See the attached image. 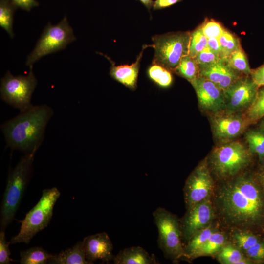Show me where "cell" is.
Returning a JSON list of instances; mask_svg holds the SVG:
<instances>
[{
    "instance_id": "ac0fdd59",
    "label": "cell",
    "mask_w": 264,
    "mask_h": 264,
    "mask_svg": "<svg viewBox=\"0 0 264 264\" xmlns=\"http://www.w3.org/2000/svg\"><path fill=\"white\" fill-rule=\"evenodd\" d=\"M115 264H157L154 254L150 255L140 246L126 248L119 252L113 259Z\"/></svg>"
},
{
    "instance_id": "8992f818",
    "label": "cell",
    "mask_w": 264,
    "mask_h": 264,
    "mask_svg": "<svg viewBox=\"0 0 264 264\" xmlns=\"http://www.w3.org/2000/svg\"><path fill=\"white\" fill-rule=\"evenodd\" d=\"M190 35L189 32H178L154 36L153 63L175 71L182 57L188 55Z\"/></svg>"
},
{
    "instance_id": "603a6c76",
    "label": "cell",
    "mask_w": 264,
    "mask_h": 264,
    "mask_svg": "<svg viewBox=\"0 0 264 264\" xmlns=\"http://www.w3.org/2000/svg\"><path fill=\"white\" fill-rule=\"evenodd\" d=\"M225 240V236L222 233L214 231L205 243L194 253L191 259L212 255L220 251L224 246Z\"/></svg>"
},
{
    "instance_id": "4dcf8cb0",
    "label": "cell",
    "mask_w": 264,
    "mask_h": 264,
    "mask_svg": "<svg viewBox=\"0 0 264 264\" xmlns=\"http://www.w3.org/2000/svg\"><path fill=\"white\" fill-rule=\"evenodd\" d=\"M218 39L221 47L223 58H227L241 46L239 38L226 29Z\"/></svg>"
},
{
    "instance_id": "9a60e30c",
    "label": "cell",
    "mask_w": 264,
    "mask_h": 264,
    "mask_svg": "<svg viewBox=\"0 0 264 264\" xmlns=\"http://www.w3.org/2000/svg\"><path fill=\"white\" fill-rule=\"evenodd\" d=\"M82 242L86 259L90 264L97 260L103 263L113 260V244L106 232L88 236Z\"/></svg>"
},
{
    "instance_id": "44dd1931",
    "label": "cell",
    "mask_w": 264,
    "mask_h": 264,
    "mask_svg": "<svg viewBox=\"0 0 264 264\" xmlns=\"http://www.w3.org/2000/svg\"><path fill=\"white\" fill-rule=\"evenodd\" d=\"M214 232L213 229L208 226L195 234L184 247L183 257L191 259L194 253L205 243Z\"/></svg>"
},
{
    "instance_id": "b9f144b4",
    "label": "cell",
    "mask_w": 264,
    "mask_h": 264,
    "mask_svg": "<svg viewBox=\"0 0 264 264\" xmlns=\"http://www.w3.org/2000/svg\"><path fill=\"white\" fill-rule=\"evenodd\" d=\"M256 124H258V128L264 131V116Z\"/></svg>"
},
{
    "instance_id": "d590c367",
    "label": "cell",
    "mask_w": 264,
    "mask_h": 264,
    "mask_svg": "<svg viewBox=\"0 0 264 264\" xmlns=\"http://www.w3.org/2000/svg\"><path fill=\"white\" fill-rule=\"evenodd\" d=\"M246 252L248 256L255 260L264 259V242L259 241L250 247Z\"/></svg>"
},
{
    "instance_id": "ba28073f",
    "label": "cell",
    "mask_w": 264,
    "mask_h": 264,
    "mask_svg": "<svg viewBox=\"0 0 264 264\" xmlns=\"http://www.w3.org/2000/svg\"><path fill=\"white\" fill-rule=\"evenodd\" d=\"M76 40L67 18L64 17L57 24L49 22L44 27L34 48L27 56L26 65L28 66L46 55L65 49Z\"/></svg>"
},
{
    "instance_id": "5b68a950",
    "label": "cell",
    "mask_w": 264,
    "mask_h": 264,
    "mask_svg": "<svg viewBox=\"0 0 264 264\" xmlns=\"http://www.w3.org/2000/svg\"><path fill=\"white\" fill-rule=\"evenodd\" d=\"M60 196V192L56 187L44 190L39 201L22 221L19 232L11 238L10 243H29L37 233L44 229L51 220L54 205Z\"/></svg>"
},
{
    "instance_id": "4316f807",
    "label": "cell",
    "mask_w": 264,
    "mask_h": 264,
    "mask_svg": "<svg viewBox=\"0 0 264 264\" xmlns=\"http://www.w3.org/2000/svg\"><path fill=\"white\" fill-rule=\"evenodd\" d=\"M189 82L199 76V66L194 59L187 55L181 59L175 71Z\"/></svg>"
},
{
    "instance_id": "e0dca14e",
    "label": "cell",
    "mask_w": 264,
    "mask_h": 264,
    "mask_svg": "<svg viewBox=\"0 0 264 264\" xmlns=\"http://www.w3.org/2000/svg\"><path fill=\"white\" fill-rule=\"evenodd\" d=\"M148 46V45L143 46L142 49L135 62L130 65L115 66L108 56L104 55L111 64L110 71V76L127 87L131 89H134L136 86L140 62L144 49Z\"/></svg>"
},
{
    "instance_id": "7bdbcfd3",
    "label": "cell",
    "mask_w": 264,
    "mask_h": 264,
    "mask_svg": "<svg viewBox=\"0 0 264 264\" xmlns=\"http://www.w3.org/2000/svg\"><path fill=\"white\" fill-rule=\"evenodd\" d=\"M258 176L260 181L264 186V171L260 173L258 175Z\"/></svg>"
},
{
    "instance_id": "7402d4cb",
    "label": "cell",
    "mask_w": 264,
    "mask_h": 264,
    "mask_svg": "<svg viewBox=\"0 0 264 264\" xmlns=\"http://www.w3.org/2000/svg\"><path fill=\"white\" fill-rule=\"evenodd\" d=\"M226 59L229 66L236 72L242 76H250L252 69L247 56L241 46Z\"/></svg>"
},
{
    "instance_id": "4fadbf2b",
    "label": "cell",
    "mask_w": 264,
    "mask_h": 264,
    "mask_svg": "<svg viewBox=\"0 0 264 264\" xmlns=\"http://www.w3.org/2000/svg\"><path fill=\"white\" fill-rule=\"evenodd\" d=\"M194 88L198 105L210 115L225 110L224 91L211 81L199 76L190 82Z\"/></svg>"
},
{
    "instance_id": "3957f363",
    "label": "cell",
    "mask_w": 264,
    "mask_h": 264,
    "mask_svg": "<svg viewBox=\"0 0 264 264\" xmlns=\"http://www.w3.org/2000/svg\"><path fill=\"white\" fill-rule=\"evenodd\" d=\"M252 154L244 143L232 140L219 143L212 151L209 167L219 178L235 177L250 163Z\"/></svg>"
},
{
    "instance_id": "277c9868",
    "label": "cell",
    "mask_w": 264,
    "mask_h": 264,
    "mask_svg": "<svg viewBox=\"0 0 264 264\" xmlns=\"http://www.w3.org/2000/svg\"><path fill=\"white\" fill-rule=\"evenodd\" d=\"M37 150L27 153L9 176L1 206V231H4L15 216L31 174Z\"/></svg>"
},
{
    "instance_id": "52a82bcc",
    "label": "cell",
    "mask_w": 264,
    "mask_h": 264,
    "mask_svg": "<svg viewBox=\"0 0 264 264\" xmlns=\"http://www.w3.org/2000/svg\"><path fill=\"white\" fill-rule=\"evenodd\" d=\"M153 216L158 229V247L164 256L173 261L183 258L180 221L175 215L160 207L154 211Z\"/></svg>"
},
{
    "instance_id": "30bf717a",
    "label": "cell",
    "mask_w": 264,
    "mask_h": 264,
    "mask_svg": "<svg viewBox=\"0 0 264 264\" xmlns=\"http://www.w3.org/2000/svg\"><path fill=\"white\" fill-rule=\"evenodd\" d=\"M260 87L250 76L241 77L224 90V110L244 113L255 100Z\"/></svg>"
},
{
    "instance_id": "cb8c5ba5",
    "label": "cell",
    "mask_w": 264,
    "mask_h": 264,
    "mask_svg": "<svg viewBox=\"0 0 264 264\" xmlns=\"http://www.w3.org/2000/svg\"><path fill=\"white\" fill-rule=\"evenodd\" d=\"M243 113L249 126L256 124L264 116V86L260 87L255 100Z\"/></svg>"
},
{
    "instance_id": "d4e9b609",
    "label": "cell",
    "mask_w": 264,
    "mask_h": 264,
    "mask_svg": "<svg viewBox=\"0 0 264 264\" xmlns=\"http://www.w3.org/2000/svg\"><path fill=\"white\" fill-rule=\"evenodd\" d=\"M52 255L41 247H31L20 252V263L21 264H46Z\"/></svg>"
},
{
    "instance_id": "f1b7e54d",
    "label": "cell",
    "mask_w": 264,
    "mask_h": 264,
    "mask_svg": "<svg viewBox=\"0 0 264 264\" xmlns=\"http://www.w3.org/2000/svg\"><path fill=\"white\" fill-rule=\"evenodd\" d=\"M148 74L151 80L163 88L170 86L173 81L170 71L157 64L153 63L148 70Z\"/></svg>"
},
{
    "instance_id": "484cf974",
    "label": "cell",
    "mask_w": 264,
    "mask_h": 264,
    "mask_svg": "<svg viewBox=\"0 0 264 264\" xmlns=\"http://www.w3.org/2000/svg\"><path fill=\"white\" fill-rule=\"evenodd\" d=\"M16 8L9 0H0V26L11 38L14 36L13 22L14 13Z\"/></svg>"
},
{
    "instance_id": "8d00e7d4",
    "label": "cell",
    "mask_w": 264,
    "mask_h": 264,
    "mask_svg": "<svg viewBox=\"0 0 264 264\" xmlns=\"http://www.w3.org/2000/svg\"><path fill=\"white\" fill-rule=\"evenodd\" d=\"M16 7L29 11L35 7L39 6V2L36 0H9Z\"/></svg>"
},
{
    "instance_id": "f546056e",
    "label": "cell",
    "mask_w": 264,
    "mask_h": 264,
    "mask_svg": "<svg viewBox=\"0 0 264 264\" xmlns=\"http://www.w3.org/2000/svg\"><path fill=\"white\" fill-rule=\"evenodd\" d=\"M207 44L208 38L204 35L200 26L198 27L191 33L188 55L194 58L207 46Z\"/></svg>"
},
{
    "instance_id": "d6a6232c",
    "label": "cell",
    "mask_w": 264,
    "mask_h": 264,
    "mask_svg": "<svg viewBox=\"0 0 264 264\" xmlns=\"http://www.w3.org/2000/svg\"><path fill=\"white\" fill-rule=\"evenodd\" d=\"M235 242L240 249L246 251L259 242L255 235L245 232H239L234 235Z\"/></svg>"
},
{
    "instance_id": "7c38bea8",
    "label": "cell",
    "mask_w": 264,
    "mask_h": 264,
    "mask_svg": "<svg viewBox=\"0 0 264 264\" xmlns=\"http://www.w3.org/2000/svg\"><path fill=\"white\" fill-rule=\"evenodd\" d=\"M214 139L219 143L234 140L249 126L243 112L231 113L223 110L210 115Z\"/></svg>"
},
{
    "instance_id": "8fae6325",
    "label": "cell",
    "mask_w": 264,
    "mask_h": 264,
    "mask_svg": "<svg viewBox=\"0 0 264 264\" xmlns=\"http://www.w3.org/2000/svg\"><path fill=\"white\" fill-rule=\"evenodd\" d=\"M214 188L210 169L206 160L201 162L188 177L183 189L187 209L208 198Z\"/></svg>"
},
{
    "instance_id": "e575fe53",
    "label": "cell",
    "mask_w": 264,
    "mask_h": 264,
    "mask_svg": "<svg viewBox=\"0 0 264 264\" xmlns=\"http://www.w3.org/2000/svg\"><path fill=\"white\" fill-rule=\"evenodd\" d=\"M10 242H7L5 236L4 231L0 233V264H8L11 261L10 258V252L8 247Z\"/></svg>"
},
{
    "instance_id": "1f68e13d",
    "label": "cell",
    "mask_w": 264,
    "mask_h": 264,
    "mask_svg": "<svg viewBox=\"0 0 264 264\" xmlns=\"http://www.w3.org/2000/svg\"><path fill=\"white\" fill-rule=\"evenodd\" d=\"M200 27L204 35L208 39L210 38H219L225 30L219 22L213 19L207 18L205 19Z\"/></svg>"
},
{
    "instance_id": "83f0119b",
    "label": "cell",
    "mask_w": 264,
    "mask_h": 264,
    "mask_svg": "<svg viewBox=\"0 0 264 264\" xmlns=\"http://www.w3.org/2000/svg\"><path fill=\"white\" fill-rule=\"evenodd\" d=\"M218 258L224 264H247L250 262L245 258L240 251L231 245L223 246L220 250Z\"/></svg>"
},
{
    "instance_id": "ab89813d",
    "label": "cell",
    "mask_w": 264,
    "mask_h": 264,
    "mask_svg": "<svg viewBox=\"0 0 264 264\" xmlns=\"http://www.w3.org/2000/svg\"><path fill=\"white\" fill-rule=\"evenodd\" d=\"M181 1L182 0H156L154 1L153 9L156 10L166 8Z\"/></svg>"
},
{
    "instance_id": "9c48e42d",
    "label": "cell",
    "mask_w": 264,
    "mask_h": 264,
    "mask_svg": "<svg viewBox=\"0 0 264 264\" xmlns=\"http://www.w3.org/2000/svg\"><path fill=\"white\" fill-rule=\"evenodd\" d=\"M32 66L26 75L13 76L8 71L1 79V98L7 104L23 111L30 108L31 98L37 81Z\"/></svg>"
},
{
    "instance_id": "6da1fadb",
    "label": "cell",
    "mask_w": 264,
    "mask_h": 264,
    "mask_svg": "<svg viewBox=\"0 0 264 264\" xmlns=\"http://www.w3.org/2000/svg\"><path fill=\"white\" fill-rule=\"evenodd\" d=\"M216 204L229 223L245 226L257 221L264 210L262 193L254 179L243 175L224 183L217 191Z\"/></svg>"
},
{
    "instance_id": "7a4b0ae2",
    "label": "cell",
    "mask_w": 264,
    "mask_h": 264,
    "mask_svg": "<svg viewBox=\"0 0 264 264\" xmlns=\"http://www.w3.org/2000/svg\"><path fill=\"white\" fill-rule=\"evenodd\" d=\"M52 114V109L47 105H32L5 122L1 129L7 145L27 153L37 150Z\"/></svg>"
},
{
    "instance_id": "5bb4252c",
    "label": "cell",
    "mask_w": 264,
    "mask_h": 264,
    "mask_svg": "<svg viewBox=\"0 0 264 264\" xmlns=\"http://www.w3.org/2000/svg\"><path fill=\"white\" fill-rule=\"evenodd\" d=\"M213 215L212 204L208 198L187 208L180 221L182 238L188 241L199 231L207 227Z\"/></svg>"
},
{
    "instance_id": "60d3db41",
    "label": "cell",
    "mask_w": 264,
    "mask_h": 264,
    "mask_svg": "<svg viewBox=\"0 0 264 264\" xmlns=\"http://www.w3.org/2000/svg\"><path fill=\"white\" fill-rule=\"evenodd\" d=\"M141 2L149 10L153 7L154 1L153 0H136Z\"/></svg>"
},
{
    "instance_id": "d6986e66",
    "label": "cell",
    "mask_w": 264,
    "mask_h": 264,
    "mask_svg": "<svg viewBox=\"0 0 264 264\" xmlns=\"http://www.w3.org/2000/svg\"><path fill=\"white\" fill-rule=\"evenodd\" d=\"M48 264H90L86 259L82 241L58 254L52 255L48 260Z\"/></svg>"
},
{
    "instance_id": "836d02e7",
    "label": "cell",
    "mask_w": 264,
    "mask_h": 264,
    "mask_svg": "<svg viewBox=\"0 0 264 264\" xmlns=\"http://www.w3.org/2000/svg\"><path fill=\"white\" fill-rule=\"evenodd\" d=\"M194 59L198 66L209 65L221 59L208 46L199 52Z\"/></svg>"
},
{
    "instance_id": "ee69618b",
    "label": "cell",
    "mask_w": 264,
    "mask_h": 264,
    "mask_svg": "<svg viewBox=\"0 0 264 264\" xmlns=\"http://www.w3.org/2000/svg\"><path fill=\"white\" fill-rule=\"evenodd\" d=\"M260 160L262 161L263 165L264 166V156L263 157V158Z\"/></svg>"
},
{
    "instance_id": "ffe728a7",
    "label": "cell",
    "mask_w": 264,
    "mask_h": 264,
    "mask_svg": "<svg viewBox=\"0 0 264 264\" xmlns=\"http://www.w3.org/2000/svg\"><path fill=\"white\" fill-rule=\"evenodd\" d=\"M244 138L250 153L256 154L261 160L264 156V131L258 127L249 130Z\"/></svg>"
},
{
    "instance_id": "2e32d148",
    "label": "cell",
    "mask_w": 264,
    "mask_h": 264,
    "mask_svg": "<svg viewBox=\"0 0 264 264\" xmlns=\"http://www.w3.org/2000/svg\"><path fill=\"white\" fill-rule=\"evenodd\" d=\"M198 66L199 76L211 81L223 91L242 76L229 66L225 58Z\"/></svg>"
},
{
    "instance_id": "74e56055",
    "label": "cell",
    "mask_w": 264,
    "mask_h": 264,
    "mask_svg": "<svg viewBox=\"0 0 264 264\" xmlns=\"http://www.w3.org/2000/svg\"><path fill=\"white\" fill-rule=\"evenodd\" d=\"M250 76L260 87L264 86V64L252 69Z\"/></svg>"
},
{
    "instance_id": "f35d334b",
    "label": "cell",
    "mask_w": 264,
    "mask_h": 264,
    "mask_svg": "<svg viewBox=\"0 0 264 264\" xmlns=\"http://www.w3.org/2000/svg\"><path fill=\"white\" fill-rule=\"evenodd\" d=\"M207 46L212 50L220 59H224L219 39L210 38L208 39Z\"/></svg>"
}]
</instances>
